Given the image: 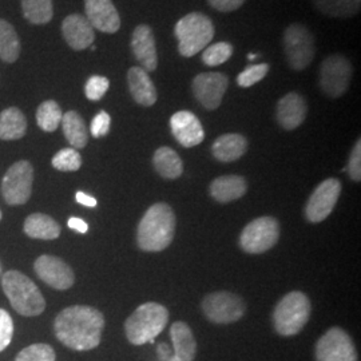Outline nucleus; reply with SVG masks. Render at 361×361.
<instances>
[{
    "instance_id": "nucleus-1",
    "label": "nucleus",
    "mask_w": 361,
    "mask_h": 361,
    "mask_svg": "<svg viewBox=\"0 0 361 361\" xmlns=\"http://www.w3.org/2000/svg\"><path fill=\"white\" fill-rule=\"evenodd\" d=\"M104 328L102 312L87 305H73L62 310L55 322L56 338L67 348L91 350L101 343Z\"/></svg>"
},
{
    "instance_id": "nucleus-2",
    "label": "nucleus",
    "mask_w": 361,
    "mask_h": 361,
    "mask_svg": "<svg viewBox=\"0 0 361 361\" xmlns=\"http://www.w3.org/2000/svg\"><path fill=\"white\" fill-rule=\"evenodd\" d=\"M176 233V216L168 204L159 202L149 207L137 231V243L143 252L165 250Z\"/></svg>"
},
{
    "instance_id": "nucleus-3",
    "label": "nucleus",
    "mask_w": 361,
    "mask_h": 361,
    "mask_svg": "<svg viewBox=\"0 0 361 361\" xmlns=\"http://www.w3.org/2000/svg\"><path fill=\"white\" fill-rule=\"evenodd\" d=\"M1 286L11 307L19 314L35 317L46 310V300L40 289L22 271H6L1 277Z\"/></svg>"
},
{
    "instance_id": "nucleus-4",
    "label": "nucleus",
    "mask_w": 361,
    "mask_h": 361,
    "mask_svg": "<svg viewBox=\"0 0 361 361\" xmlns=\"http://www.w3.org/2000/svg\"><path fill=\"white\" fill-rule=\"evenodd\" d=\"M169 322V312L158 302H146L134 310L125 323L126 337L134 345L154 343Z\"/></svg>"
},
{
    "instance_id": "nucleus-5",
    "label": "nucleus",
    "mask_w": 361,
    "mask_h": 361,
    "mask_svg": "<svg viewBox=\"0 0 361 361\" xmlns=\"http://www.w3.org/2000/svg\"><path fill=\"white\" fill-rule=\"evenodd\" d=\"M176 37L178 39V51L185 58H192L207 49L214 38V25L212 19L202 13H192L180 18L176 25Z\"/></svg>"
},
{
    "instance_id": "nucleus-6",
    "label": "nucleus",
    "mask_w": 361,
    "mask_h": 361,
    "mask_svg": "<svg viewBox=\"0 0 361 361\" xmlns=\"http://www.w3.org/2000/svg\"><path fill=\"white\" fill-rule=\"evenodd\" d=\"M310 301L302 292H290L285 295L273 312V323L277 334L295 336L302 331L310 316Z\"/></svg>"
},
{
    "instance_id": "nucleus-7",
    "label": "nucleus",
    "mask_w": 361,
    "mask_h": 361,
    "mask_svg": "<svg viewBox=\"0 0 361 361\" xmlns=\"http://www.w3.org/2000/svg\"><path fill=\"white\" fill-rule=\"evenodd\" d=\"M34 168L26 159L18 161L6 171L1 180V195L7 205L19 207L28 202L32 194Z\"/></svg>"
},
{
    "instance_id": "nucleus-8",
    "label": "nucleus",
    "mask_w": 361,
    "mask_h": 361,
    "mask_svg": "<svg viewBox=\"0 0 361 361\" xmlns=\"http://www.w3.org/2000/svg\"><path fill=\"white\" fill-rule=\"evenodd\" d=\"M284 51L288 65L293 70H305L314 58V38L310 30L300 23H293L285 30Z\"/></svg>"
},
{
    "instance_id": "nucleus-9",
    "label": "nucleus",
    "mask_w": 361,
    "mask_h": 361,
    "mask_svg": "<svg viewBox=\"0 0 361 361\" xmlns=\"http://www.w3.org/2000/svg\"><path fill=\"white\" fill-rule=\"evenodd\" d=\"M353 67L340 54L328 56L320 66V89L331 98H340L348 90Z\"/></svg>"
},
{
    "instance_id": "nucleus-10",
    "label": "nucleus",
    "mask_w": 361,
    "mask_h": 361,
    "mask_svg": "<svg viewBox=\"0 0 361 361\" xmlns=\"http://www.w3.org/2000/svg\"><path fill=\"white\" fill-rule=\"evenodd\" d=\"M279 237V221L273 217H259L246 225L241 233L240 244L246 253L259 255L276 245Z\"/></svg>"
},
{
    "instance_id": "nucleus-11",
    "label": "nucleus",
    "mask_w": 361,
    "mask_h": 361,
    "mask_svg": "<svg viewBox=\"0 0 361 361\" xmlns=\"http://www.w3.org/2000/svg\"><path fill=\"white\" fill-rule=\"evenodd\" d=\"M202 310L213 323L232 324L244 316L245 302L231 292H214L204 298Z\"/></svg>"
},
{
    "instance_id": "nucleus-12",
    "label": "nucleus",
    "mask_w": 361,
    "mask_h": 361,
    "mask_svg": "<svg viewBox=\"0 0 361 361\" xmlns=\"http://www.w3.org/2000/svg\"><path fill=\"white\" fill-rule=\"evenodd\" d=\"M317 361H357L350 336L341 328H331L316 344Z\"/></svg>"
},
{
    "instance_id": "nucleus-13",
    "label": "nucleus",
    "mask_w": 361,
    "mask_h": 361,
    "mask_svg": "<svg viewBox=\"0 0 361 361\" xmlns=\"http://www.w3.org/2000/svg\"><path fill=\"white\" fill-rule=\"evenodd\" d=\"M34 271L44 284L56 290L70 289L75 283V274L71 267L56 256H39L34 262Z\"/></svg>"
},
{
    "instance_id": "nucleus-14",
    "label": "nucleus",
    "mask_w": 361,
    "mask_h": 361,
    "mask_svg": "<svg viewBox=\"0 0 361 361\" xmlns=\"http://www.w3.org/2000/svg\"><path fill=\"white\" fill-rule=\"evenodd\" d=\"M341 193V182L336 178H329L322 182L317 189L310 195L305 207V216L310 222L317 224L334 212L337 200Z\"/></svg>"
},
{
    "instance_id": "nucleus-15",
    "label": "nucleus",
    "mask_w": 361,
    "mask_h": 361,
    "mask_svg": "<svg viewBox=\"0 0 361 361\" xmlns=\"http://www.w3.org/2000/svg\"><path fill=\"white\" fill-rule=\"evenodd\" d=\"M229 79L222 73H202L193 79L195 99L207 110H216L228 90Z\"/></svg>"
},
{
    "instance_id": "nucleus-16",
    "label": "nucleus",
    "mask_w": 361,
    "mask_h": 361,
    "mask_svg": "<svg viewBox=\"0 0 361 361\" xmlns=\"http://www.w3.org/2000/svg\"><path fill=\"white\" fill-rule=\"evenodd\" d=\"M86 19L94 30L116 34L121 28V18L111 0H85Z\"/></svg>"
},
{
    "instance_id": "nucleus-17",
    "label": "nucleus",
    "mask_w": 361,
    "mask_h": 361,
    "mask_svg": "<svg viewBox=\"0 0 361 361\" xmlns=\"http://www.w3.org/2000/svg\"><path fill=\"white\" fill-rule=\"evenodd\" d=\"M174 138L183 147H194L204 141L205 131L200 119L190 111H178L170 119Z\"/></svg>"
},
{
    "instance_id": "nucleus-18",
    "label": "nucleus",
    "mask_w": 361,
    "mask_h": 361,
    "mask_svg": "<svg viewBox=\"0 0 361 361\" xmlns=\"http://www.w3.org/2000/svg\"><path fill=\"white\" fill-rule=\"evenodd\" d=\"M131 50L146 73L154 71L158 66L153 30L147 25L137 27L131 37Z\"/></svg>"
},
{
    "instance_id": "nucleus-19",
    "label": "nucleus",
    "mask_w": 361,
    "mask_h": 361,
    "mask_svg": "<svg viewBox=\"0 0 361 361\" xmlns=\"http://www.w3.org/2000/svg\"><path fill=\"white\" fill-rule=\"evenodd\" d=\"M62 35L67 44L75 51L89 49L95 39L90 22L79 13H73L66 18L62 23Z\"/></svg>"
},
{
    "instance_id": "nucleus-20",
    "label": "nucleus",
    "mask_w": 361,
    "mask_h": 361,
    "mask_svg": "<svg viewBox=\"0 0 361 361\" xmlns=\"http://www.w3.org/2000/svg\"><path fill=\"white\" fill-rule=\"evenodd\" d=\"M307 111L305 99L298 92H289L279 101L276 118L283 129L295 130L305 121Z\"/></svg>"
},
{
    "instance_id": "nucleus-21",
    "label": "nucleus",
    "mask_w": 361,
    "mask_h": 361,
    "mask_svg": "<svg viewBox=\"0 0 361 361\" xmlns=\"http://www.w3.org/2000/svg\"><path fill=\"white\" fill-rule=\"evenodd\" d=\"M128 85L134 101L141 106L149 107L157 102L154 83L142 67H131L128 71Z\"/></svg>"
},
{
    "instance_id": "nucleus-22",
    "label": "nucleus",
    "mask_w": 361,
    "mask_h": 361,
    "mask_svg": "<svg viewBox=\"0 0 361 361\" xmlns=\"http://www.w3.org/2000/svg\"><path fill=\"white\" fill-rule=\"evenodd\" d=\"M23 231L30 238L50 241L56 240L61 235L62 228L51 216L43 213H32L25 221Z\"/></svg>"
},
{
    "instance_id": "nucleus-23",
    "label": "nucleus",
    "mask_w": 361,
    "mask_h": 361,
    "mask_svg": "<svg viewBox=\"0 0 361 361\" xmlns=\"http://www.w3.org/2000/svg\"><path fill=\"white\" fill-rule=\"evenodd\" d=\"M246 150L247 141L241 134L221 135L212 146V153L221 162H234L245 154Z\"/></svg>"
},
{
    "instance_id": "nucleus-24",
    "label": "nucleus",
    "mask_w": 361,
    "mask_h": 361,
    "mask_svg": "<svg viewBox=\"0 0 361 361\" xmlns=\"http://www.w3.org/2000/svg\"><path fill=\"white\" fill-rule=\"evenodd\" d=\"M170 337L174 356L180 361H193L197 353V343L188 324L177 322L170 328Z\"/></svg>"
},
{
    "instance_id": "nucleus-25",
    "label": "nucleus",
    "mask_w": 361,
    "mask_h": 361,
    "mask_svg": "<svg viewBox=\"0 0 361 361\" xmlns=\"http://www.w3.org/2000/svg\"><path fill=\"white\" fill-rule=\"evenodd\" d=\"M246 189L245 178L240 176H224L212 182L210 194L216 201L226 204L241 198L246 193Z\"/></svg>"
},
{
    "instance_id": "nucleus-26",
    "label": "nucleus",
    "mask_w": 361,
    "mask_h": 361,
    "mask_svg": "<svg viewBox=\"0 0 361 361\" xmlns=\"http://www.w3.org/2000/svg\"><path fill=\"white\" fill-rule=\"evenodd\" d=\"M27 133L26 116L18 107H8L0 113V140L18 141Z\"/></svg>"
},
{
    "instance_id": "nucleus-27",
    "label": "nucleus",
    "mask_w": 361,
    "mask_h": 361,
    "mask_svg": "<svg viewBox=\"0 0 361 361\" xmlns=\"http://www.w3.org/2000/svg\"><path fill=\"white\" fill-rule=\"evenodd\" d=\"M62 130L73 149H83L89 142V131L83 118L77 111H67L62 116Z\"/></svg>"
},
{
    "instance_id": "nucleus-28",
    "label": "nucleus",
    "mask_w": 361,
    "mask_h": 361,
    "mask_svg": "<svg viewBox=\"0 0 361 361\" xmlns=\"http://www.w3.org/2000/svg\"><path fill=\"white\" fill-rule=\"evenodd\" d=\"M153 164L158 174L168 180H176L183 173V164L180 155L168 146L159 147L153 157Z\"/></svg>"
},
{
    "instance_id": "nucleus-29",
    "label": "nucleus",
    "mask_w": 361,
    "mask_h": 361,
    "mask_svg": "<svg viewBox=\"0 0 361 361\" xmlns=\"http://www.w3.org/2000/svg\"><path fill=\"white\" fill-rule=\"evenodd\" d=\"M20 54V40L13 25L0 19V59L6 63L18 61Z\"/></svg>"
},
{
    "instance_id": "nucleus-30",
    "label": "nucleus",
    "mask_w": 361,
    "mask_h": 361,
    "mask_svg": "<svg viewBox=\"0 0 361 361\" xmlns=\"http://www.w3.org/2000/svg\"><path fill=\"white\" fill-rule=\"evenodd\" d=\"M317 10L329 18H350L360 11L361 0H313Z\"/></svg>"
},
{
    "instance_id": "nucleus-31",
    "label": "nucleus",
    "mask_w": 361,
    "mask_h": 361,
    "mask_svg": "<svg viewBox=\"0 0 361 361\" xmlns=\"http://www.w3.org/2000/svg\"><path fill=\"white\" fill-rule=\"evenodd\" d=\"M25 18L32 25H47L52 19V0H22Z\"/></svg>"
},
{
    "instance_id": "nucleus-32",
    "label": "nucleus",
    "mask_w": 361,
    "mask_h": 361,
    "mask_svg": "<svg viewBox=\"0 0 361 361\" xmlns=\"http://www.w3.org/2000/svg\"><path fill=\"white\" fill-rule=\"evenodd\" d=\"M62 109L61 106L56 104L55 101L49 99L44 101L43 104H39L37 110V123L39 129L46 131V133H52L59 128L62 122Z\"/></svg>"
},
{
    "instance_id": "nucleus-33",
    "label": "nucleus",
    "mask_w": 361,
    "mask_h": 361,
    "mask_svg": "<svg viewBox=\"0 0 361 361\" xmlns=\"http://www.w3.org/2000/svg\"><path fill=\"white\" fill-rule=\"evenodd\" d=\"M233 54V46L228 42H219L216 44L209 46L202 52V62L210 67L224 65L231 59Z\"/></svg>"
},
{
    "instance_id": "nucleus-34",
    "label": "nucleus",
    "mask_w": 361,
    "mask_h": 361,
    "mask_svg": "<svg viewBox=\"0 0 361 361\" xmlns=\"http://www.w3.org/2000/svg\"><path fill=\"white\" fill-rule=\"evenodd\" d=\"M51 165L59 171H77L82 166V157L77 149L67 147L52 157Z\"/></svg>"
},
{
    "instance_id": "nucleus-35",
    "label": "nucleus",
    "mask_w": 361,
    "mask_h": 361,
    "mask_svg": "<svg viewBox=\"0 0 361 361\" xmlns=\"http://www.w3.org/2000/svg\"><path fill=\"white\" fill-rule=\"evenodd\" d=\"M56 355L51 345L49 344H32L27 348L22 349L15 361H55Z\"/></svg>"
},
{
    "instance_id": "nucleus-36",
    "label": "nucleus",
    "mask_w": 361,
    "mask_h": 361,
    "mask_svg": "<svg viewBox=\"0 0 361 361\" xmlns=\"http://www.w3.org/2000/svg\"><path fill=\"white\" fill-rule=\"evenodd\" d=\"M268 73H269V65H267V63L249 66L237 77V83L245 89L252 87L267 77Z\"/></svg>"
},
{
    "instance_id": "nucleus-37",
    "label": "nucleus",
    "mask_w": 361,
    "mask_h": 361,
    "mask_svg": "<svg viewBox=\"0 0 361 361\" xmlns=\"http://www.w3.org/2000/svg\"><path fill=\"white\" fill-rule=\"evenodd\" d=\"M110 87V80L102 75H92L85 85V94L90 101H101Z\"/></svg>"
},
{
    "instance_id": "nucleus-38",
    "label": "nucleus",
    "mask_w": 361,
    "mask_h": 361,
    "mask_svg": "<svg viewBox=\"0 0 361 361\" xmlns=\"http://www.w3.org/2000/svg\"><path fill=\"white\" fill-rule=\"evenodd\" d=\"M13 336V317L7 310H0V352L11 344Z\"/></svg>"
},
{
    "instance_id": "nucleus-39",
    "label": "nucleus",
    "mask_w": 361,
    "mask_h": 361,
    "mask_svg": "<svg viewBox=\"0 0 361 361\" xmlns=\"http://www.w3.org/2000/svg\"><path fill=\"white\" fill-rule=\"evenodd\" d=\"M111 126V116L106 111H99L91 121L90 133L94 138H102L109 134Z\"/></svg>"
},
{
    "instance_id": "nucleus-40",
    "label": "nucleus",
    "mask_w": 361,
    "mask_h": 361,
    "mask_svg": "<svg viewBox=\"0 0 361 361\" xmlns=\"http://www.w3.org/2000/svg\"><path fill=\"white\" fill-rule=\"evenodd\" d=\"M349 177L356 182L361 180V142L360 140L356 142L350 157H349L348 168Z\"/></svg>"
},
{
    "instance_id": "nucleus-41",
    "label": "nucleus",
    "mask_w": 361,
    "mask_h": 361,
    "mask_svg": "<svg viewBox=\"0 0 361 361\" xmlns=\"http://www.w3.org/2000/svg\"><path fill=\"white\" fill-rule=\"evenodd\" d=\"M209 4L221 13H232L238 10L246 0H207Z\"/></svg>"
},
{
    "instance_id": "nucleus-42",
    "label": "nucleus",
    "mask_w": 361,
    "mask_h": 361,
    "mask_svg": "<svg viewBox=\"0 0 361 361\" xmlns=\"http://www.w3.org/2000/svg\"><path fill=\"white\" fill-rule=\"evenodd\" d=\"M67 225H68L70 229H73V231L78 233H82V234L89 232V225L83 219H78V217H71L68 219Z\"/></svg>"
},
{
    "instance_id": "nucleus-43",
    "label": "nucleus",
    "mask_w": 361,
    "mask_h": 361,
    "mask_svg": "<svg viewBox=\"0 0 361 361\" xmlns=\"http://www.w3.org/2000/svg\"><path fill=\"white\" fill-rule=\"evenodd\" d=\"M75 200L78 204L83 205V207H95L98 205L97 200L94 197H91L89 194L83 193V192H78L75 194Z\"/></svg>"
},
{
    "instance_id": "nucleus-44",
    "label": "nucleus",
    "mask_w": 361,
    "mask_h": 361,
    "mask_svg": "<svg viewBox=\"0 0 361 361\" xmlns=\"http://www.w3.org/2000/svg\"><path fill=\"white\" fill-rule=\"evenodd\" d=\"M157 353H158V356H159V359L161 361H168L169 359H171V349L169 347L166 343H161V344H158V347H157Z\"/></svg>"
},
{
    "instance_id": "nucleus-45",
    "label": "nucleus",
    "mask_w": 361,
    "mask_h": 361,
    "mask_svg": "<svg viewBox=\"0 0 361 361\" xmlns=\"http://www.w3.org/2000/svg\"><path fill=\"white\" fill-rule=\"evenodd\" d=\"M247 58H249L250 61H253V59H256V58H257V55H255V54H250V55H247Z\"/></svg>"
},
{
    "instance_id": "nucleus-46",
    "label": "nucleus",
    "mask_w": 361,
    "mask_h": 361,
    "mask_svg": "<svg viewBox=\"0 0 361 361\" xmlns=\"http://www.w3.org/2000/svg\"><path fill=\"white\" fill-rule=\"evenodd\" d=\"M168 361H180V360H178V359H177V357H176V356H174V355H173V356H171V359H169Z\"/></svg>"
},
{
    "instance_id": "nucleus-47",
    "label": "nucleus",
    "mask_w": 361,
    "mask_h": 361,
    "mask_svg": "<svg viewBox=\"0 0 361 361\" xmlns=\"http://www.w3.org/2000/svg\"><path fill=\"white\" fill-rule=\"evenodd\" d=\"M1 219H3V216H1V210H0V221H1Z\"/></svg>"
}]
</instances>
